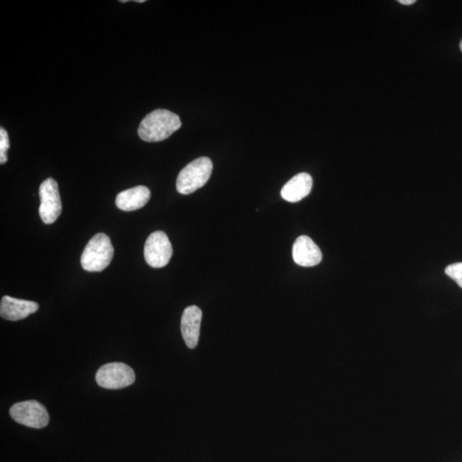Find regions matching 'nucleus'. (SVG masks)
<instances>
[{"label": "nucleus", "instance_id": "obj_1", "mask_svg": "<svg viewBox=\"0 0 462 462\" xmlns=\"http://www.w3.org/2000/svg\"><path fill=\"white\" fill-rule=\"evenodd\" d=\"M182 126L179 116L165 109H157L146 116L138 129V136L147 143L167 139Z\"/></svg>", "mask_w": 462, "mask_h": 462}, {"label": "nucleus", "instance_id": "obj_2", "mask_svg": "<svg viewBox=\"0 0 462 462\" xmlns=\"http://www.w3.org/2000/svg\"><path fill=\"white\" fill-rule=\"evenodd\" d=\"M113 255L114 249L110 237L99 233L88 242L81 257V265L85 271L99 273L111 264Z\"/></svg>", "mask_w": 462, "mask_h": 462}, {"label": "nucleus", "instance_id": "obj_3", "mask_svg": "<svg viewBox=\"0 0 462 462\" xmlns=\"http://www.w3.org/2000/svg\"><path fill=\"white\" fill-rule=\"evenodd\" d=\"M213 172V162L208 157H201L190 162L179 173L177 190L182 194H190L203 187Z\"/></svg>", "mask_w": 462, "mask_h": 462}, {"label": "nucleus", "instance_id": "obj_4", "mask_svg": "<svg viewBox=\"0 0 462 462\" xmlns=\"http://www.w3.org/2000/svg\"><path fill=\"white\" fill-rule=\"evenodd\" d=\"M97 384L107 390H119L135 382L136 374L128 365L112 362L101 367L95 376Z\"/></svg>", "mask_w": 462, "mask_h": 462}, {"label": "nucleus", "instance_id": "obj_5", "mask_svg": "<svg viewBox=\"0 0 462 462\" xmlns=\"http://www.w3.org/2000/svg\"><path fill=\"white\" fill-rule=\"evenodd\" d=\"M10 415L16 422L35 429L46 427L50 419L47 408L35 400L14 404Z\"/></svg>", "mask_w": 462, "mask_h": 462}, {"label": "nucleus", "instance_id": "obj_6", "mask_svg": "<svg viewBox=\"0 0 462 462\" xmlns=\"http://www.w3.org/2000/svg\"><path fill=\"white\" fill-rule=\"evenodd\" d=\"M173 249L167 235L163 231H155L148 238L144 247L146 262L153 268H162L168 265Z\"/></svg>", "mask_w": 462, "mask_h": 462}, {"label": "nucleus", "instance_id": "obj_7", "mask_svg": "<svg viewBox=\"0 0 462 462\" xmlns=\"http://www.w3.org/2000/svg\"><path fill=\"white\" fill-rule=\"evenodd\" d=\"M40 206L39 213L45 224L50 225L58 220L62 213L59 185L52 178H47L40 186Z\"/></svg>", "mask_w": 462, "mask_h": 462}, {"label": "nucleus", "instance_id": "obj_8", "mask_svg": "<svg viewBox=\"0 0 462 462\" xmlns=\"http://www.w3.org/2000/svg\"><path fill=\"white\" fill-rule=\"evenodd\" d=\"M202 312L196 306L185 308L181 319V331L188 348H196L200 338Z\"/></svg>", "mask_w": 462, "mask_h": 462}, {"label": "nucleus", "instance_id": "obj_9", "mask_svg": "<svg viewBox=\"0 0 462 462\" xmlns=\"http://www.w3.org/2000/svg\"><path fill=\"white\" fill-rule=\"evenodd\" d=\"M39 309V304L25 300L4 297L0 303V316L10 321H18L33 314Z\"/></svg>", "mask_w": 462, "mask_h": 462}, {"label": "nucleus", "instance_id": "obj_10", "mask_svg": "<svg viewBox=\"0 0 462 462\" xmlns=\"http://www.w3.org/2000/svg\"><path fill=\"white\" fill-rule=\"evenodd\" d=\"M294 261L304 267L315 266L322 261L321 250L310 237H299L293 245Z\"/></svg>", "mask_w": 462, "mask_h": 462}, {"label": "nucleus", "instance_id": "obj_11", "mask_svg": "<svg viewBox=\"0 0 462 462\" xmlns=\"http://www.w3.org/2000/svg\"><path fill=\"white\" fill-rule=\"evenodd\" d=\"M313 188V178L307 173H300L283 186L281 196L292 203L302 201L310 194Z\"/></svg>", "mask_w": 462, "mask_h": 462}, {"label": "nucleus", "instance_id": "obj_12", "mask_svg": "<svg viewBox=\"0 0 462 462\" xmlns=\"http://www.w3.org/2000/svg\"><path fill=\"white\" fill-rule=\"evenodd\" d=\"M150 197H151V192L147 187L137 186L117 194L116 206L117 208L124 212H133L143 208L149 201Z\"/></svg>", "mask_w": 462, "mask_h": 462}, {"label": "nucleus", "instance_id": "obj_13", "mask_svg": "<svg viewBox=\"0 0 462 462\" xmlns=\"http://www.w3.org/2000/svg\"><path fill=\"white\" fill-rule=\"evenodd\" d=\"M10 148V140L8 133L3 127L0 128V164L6 163L7 151Z\"/></svg>", "mask_w": 462, "mask_h": 462}, {"label": "nucleus", "instance_id": "obj_14", "mask_svg": "<svg viewBox=\"0 0 462 462\" xmlns=\"http://www.w3.org/2000/svg\"><path fill=\"white\" fill-rule=\"evenodd\" d=\"M445 273L455 280L462 289V262L448 266L446 267Z\"/></svg>", "mask_w": 462, "mask_h": 462}, {"label": "nucleus", "instance_id": "obj_15", "mask_svg": "<svg viewBox=\"0 0 462 462\" xmlns=\"http://www.w3.org/2000/svg\"><path fill=\"white\" fill-rule=\"evenodd\" d=\"M398 2L404 6H410L416 3L415 0H399Z\"/></svg>", "mask_w": 462, "mask_h": 462}, {"label": "nucleus", "instance_id": "obj_16", "mask_svg": "<svg viewBox=\"0 0 462 462\" xmlns=\"http://www.w3.org/2000/svg\"><path fill=\"white\" fill-rule=\"evenodd\" d=\"M135 2H136V3H144L145 0H136V1H135Z\"/></svg>", "mask_w": 462, "mask_h": 462}, {"label": "nucleus", "instance_id": "obj_17", "mask_svg": "<svg viewBox=\"0 0 462 462\" xmlns=\"http://www.w3.org/2000/svg\"><path fill=\"white\" fill-rule=\"evenodd\" d=\"M121 3H127L128 0H121Z\"/></svg>", "mask_w": 462, "mask_h": 462}, {"label": "nucleus", "instance_id": "obj_18", "mask_svg": "<svg viewBox=\"0 0 462 462\" xmlns=\"http://www.w3.org/2000/svg\"><path fill=\"white\" fill-rule=\"evenodd\" d=\"M460 48H461V52H462V40H461V43H460Z\"/></svg>", "mask_w": 462, "mask_h": 462}]
</instances>
